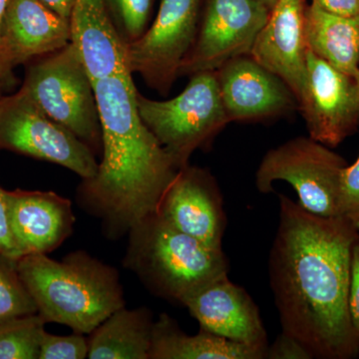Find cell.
Returning a JSON list of instances; mask_svg holds the SVG:
<instances>
[{"mask_svg": "<svg viewBox=\"0 0 359 359\" xmlns=\"http://www.w3.org/2000/svg\"><path fill=\"white\" fill-rule=\"evenodd\" d=\"M346 160L311 137H297L264 156L256 173L257 190L273 192L283 181L294 189L299 204L321 217H340L339 177Z\"/></svg>", "mask_w": 359, "mask_h": 359, "instance_id": "obj_7", "label": "cell"}, {"mask_svg": "<svg viewBox=\"0 0 359 359\" xmlns=\"http://www.w3.org/2000/svg\"><path fill=\"white\" fill-rule=\"evenodd\" d=\"M202 0H160L159 11L145 33L128 44L132 74L167 95L197 37Z\"/></svg>", "mask_w": 359, "mask_h": 359, "instance_id": "obj_9", "label": "cell"}, {"mask_svg": "<svg viewBox=\"0 0 359 359\" xmlns=\"http://www.w3.org/2000/svg\"><path fill=\"white\" fill-rule=\"evenodd\" d=\"M268 359H313L309 353L299 340L292 335L280 332L271 346L266 351Z\"/></svg>", "mask_w": 359, "mask_h": 359, "instance_id": "obj_27", "label": "cell"}, {"mask_svg": "<svg viewBox=\"0 0 359 359\" xmlns=\"http://www.w3.org/2000/svg\"><path fill=\"white\" fill-rule=\"evenodd\" d=\"M299 108L309 137L327 147H337L359 128L355 79L308 49Z\"/></svg>", "mask_w": 359, "mask_h": 359, "instance_id": "obj_11", "label": "cell"}, {"mask_svg": "<svg viewBox=\"0 0 359 359\" xmlns=\"http://www.w3.org/2000/svg\"><path fill=\"white\" fill-rule=\"evenodd\" d=\"M354 79H355L356 86H358V97H359V72H358V74L356 75V77L354 78Z\"/></svg>", "mask_w": 359, "mask_h": 359, "instance_id": "obj_35", "label": "cell"}, {"mask_svg": "<svg viewBox=\"0 0 359 359\" xmlns=\"http://www.w3.org/2000/svg\"><path fill=\"white\" fill-rule=\"evenodd\" d=\"M111 20L127 44L140 39L148 29L155 0H103Z\"/></svg>", "mask_w": 359, "mask_h": 359, "instance_id": "obj_24", "label": "cell"}, {"mask_svg": "<svg viewBox=\"0 0 359 359\" xmlns=\"http://www.w3.org/2000/svg\"><path fill=\"white\" fill-rule=\"evenodd\" d=\"M11 0H0V41H1V29L4 25V18L7 13L9 6H11Z\"/></svg>", "mask_w": 359, "mask_h": 359, "instance_id": "obj_32", "label": "cell"}, {"mask_svg": "<svg viewBox=\"0 0 359 359\" xmlns=\"http://www.w3.org/2000/svg\"><path fill=\"white\" fill-rule=\"evenodd\" d=\"M16 266L37 313L46 323L90 334L125 306L117 269L84 250L70 252L61 261L44 254L25 255Z\"/></svg>", "mask_w": 359, "mask_h": 359, "instance_id": "obj_3", "label": "cell"}, {"mask_svg": "<svg viewBox=\"0 0 359 359\" xmlns=\"http://www.w3.org/2000/svg\"><path fill=\"white\" fill-rule=\"evenodd\" d=\"M150 359H266V351L200 328L189 335L167 313L155 320Z\"/></svg>", "mask_w": 359, "mask_h": 359, "instance_id": "obj_19", "label": "cell"}, {"mask_svg": "<svg viewBox=\"0 0 359 359\" xmlns=\"http://www.w3.org/2000/svg\"><path fill=\"white\" fill-rule=\"evenodd\" d=\"M0 150L59 165L82 180L91 179L98 170L92 149L20 90L0 99Z\"/></svg>", "mask_w": 359, "mask_h": 359, "instance_id": "obj_8", "label": "cell"}, {"mask_svg": "<svg viewBox=\"0 0 359 359\" xmlns=\"http://www.w3.org/2000/svg\"><path fill=\"white\" fill-rule=\"evenodd\" d=\"M9 219L21 257L47 255L72 235V203L57 193L7 191Z\"/></svg>", "mask_w": 359, "mask_h": 359, "instance_id": "obj_17", "label": "cell"}, {"mask_svg": "<svg viewBox=\"0 0 359 359\" xmlns=\"http://www.w3.org/2000/svg\"><path fill=\"white\" fill-rule=\"evenodd\" d=\"M40 1L65 20H70L75 0H40Z\"/></svg>", "mask_w": 359, "mask_h": 359, "instance_id": "obj_31", "label": "cell"}, {"mask_svg": "<svg viewBox=\"0 0 359 359\" xmlns=\"http://www.w3.org/2000/svg\"><path fill=\"white\" fill-rule=\"evenodd\" d=\"M16 262L0 252V323L37 313L35 302L21 280Z\"/></svg>", "mask_w": 359, "mask_h": 359, "instance_id": "obj_23", "label": "cell"}, {"mask_svg": "<svg viewBox=\"0 0 359 359\" xmlns=\"http://www.w3.org/2000/svg\"><path fill=\"white\" fill-rule=\"evenodd\" d=\"M46 323L39 313L0 323V359H39Z\"/></svg>", "mask_w": 359, "mask_h": 359, "instance_id": "obj_22", "label": "cell"}, {"mask_svg": "<svg viewBox=\"0 0 359 359\" xmlns=\"http://www.w3.org/2000/svg\"><path fill=\"white\" fill-rule=\"evenodd\" d=\"M311 4L327 13L359 18V0H311Z\"/></svg>", "mask_w": 359, "mask_h": 359, "instance_id": "obj_30", "label": "cell"}, {"mask_svg": "<svg viewBox=\"0 0 359 359\" xmlns=\"http://www.w3.org/2000/svg\"><path fill=\"white\" fill-rule=\"evenodd\" d=\"M306 0H278L250 55L280 78L299 102L306 76Z\"/></svg>", "mask_w": 359, "mask_h": 359, "instance_id": "obj_16", "label": "cell"}, {"mask_svg": "<svg viewBox=\"0 0 359 359\" xmlns=\"http://www.w3.org/2000/svg\"><path fill=\"white\" fill-rule=\"evenodd\" d=\"M257 1L263 4L264 6H266V8H269V11H271V9L273 8V6H275L276 2L278 1V0H257Z\"/></svg>", "mask_w": 359, "mask_h": 359, "instance_id": "obj_34", "label": "cell"}, {"mask_svg": "<svg viewBox=\"0 0 359 359\" xmlns=\"http://www.w3.org/2000/svg\"><path fill=\"white\" fill-rule=\"evenodd\" d=\"M70 43V22L40 0H11L1 29L0 71L14 68Z\"/></svg>", "mask_w": 359, "mask_h": 359, "instance_id": "obj_15", "label": "cell"}, {"mask_svg": "<svg viewBox=\"0 0 359 359\" xmlns=\"http://www.w3.org/2000/svg\"><path fill=\"white\" fill-rule=\"evenodd\" d=\"M306 46L340 72L355 78L359 72V18L339 15L306 6Z\"/></svg>", "mask_w": 359, "mask_h": 359, "instance_id": "obj_21", "label": "cell"}, {"mask_svg": "<svg viewBox=\"0 0 359 359\" xmlns=\"http://www.w3.org/2000/svg\"><path fill=\"white\" fill-rule=\"evenodd\" d=\"M136 99L142 121L180 169L196 151L209 148L230 123L216 71L191 75L186 88L169 100H152L139 92Z\"/></svg>", "mask_w": 359, "mask_h": 359, "instance_id": "obj_5", "label": "cell"}, {"mask_svg": "<svg viewBox=\"0 0 359 359\" xmlns=\"http://www.w3.org/2000/svg\"><path fill=\"white\" fill-rule=\"evenodd\" d=\"M216 75L230 123L269 121L299 108L290 87L250 55L231 59Z\"/></svg>", "mask_w": 359, "mask_h": 359, "instance_id": "obj_13", "label": "cell"}, {"mask_svg": "<svg viewBox=\"0 0 359 359\" xmlns=\"http://www.w3.org/2000/svg\"><path fill=\"white\" fill-rule=\"evenodd\" d=\"M102 129V161L82 180L78 204L102 221L108 237L121 238L157 212L180 168L142 121L132 76L94 83Z\"/></svg>", "mask_w": 359, "mask_h": 359, "instance_id": "obj_2", "label": "cell"}, {"mask_svg": "<svg viewBox=\"0 0 359 359\" xmlns=\"http://www.w3.org/2000/svg\"><path fill=\"white\" fill-rule=\"evenodd\" d=\"M0 252L14 261H18L21 257L20 250L14 240L13 230H11L7 191L4 190L1 187H0Z\"/></svg>", "mask_w": 359, "mask_h": 359, "instance_id": "obj_28", "label": "cell"}, {"mask_svg": "<svg viewBox=\"0 0 359 359\" xmlns=\"http://www.w3.org/2000/svg\"><path fill=\"white\" fill-rule=\"evenodd\" d=\"M348 308L353 327L359 335V236L351 250Z\"/></svg>", "mask_w": 359, "mask_h": 359, "instance_id": "obj_29", "label": "cell"}, {"mask_svg": "<svg viewBox=\"0 0 359 359\" xmlns=\"http://www.w3.org/2000/svg\"><path fill=\"white\" fill-rule=\"evenodd\" d=\"M128 236L123 264L161 299L183 304L198 290L228 276L224 250L182 233L157 212L135 224Z\"/></svg>", "mask_w": 359, "mask_h": 359, "instance_id": "obj_4", "label": "cell"}, {"mask_svg": "<svg viewBox=\"0 0 359 359\" xmlns=\"http://www.w3.org/2000/svg\"><path fill=\"white\" fill-rule=\"evenodd\" d=\"M359 231L344 217H321L278 195L269 257V285L282 332L313 358L359 355L348 308L351 250Z\"/></svg>", "mask_w": 359, "mask_h": 359, "instance_id": "obj_1", "label": "cell"}, {"mask_svg": "<svg viewBox=\"0 0 359 359\" xmlns=\"http://www.w3.org/2000/svg\"><path fill=\"white\" fill-rule=\"evenodd\" d=\"M183 306L199 323L200 328L231 341L268 351V335L256 302L228 276L198 290Z\"/></svg>", "mask_w": 359, "mask_h": 359, "instance_id": "obj_14", "label": "cell"}, {"mask_svg": "<svg viewBox=\"0 0 359 359\" xmlns=\"http://www.w3.org/2000/svg\"><path fill=\"white\" fill-rule=\"evenodd\" d=\"M269 15L257 0H203L197 37L179 77L217 71L231 59L250 55Z\"/></svg>", "mask_w": 359, "mask_h": 359, "instance_id": "obj_10", "label": "cell"}, {"mask_svg": "<svg viewBox=\"0 0 359 359\" xmlns=\"http://www.w3.org/2000/svg\"><path fill=\"white\" fill-rule=\"evenodd\" d=\"M20 91L94 153L102 150V129L94 85L72 43L27 63Z\"/></svg>", "mask_w": 359, "mask_h": 359, "instance_id": "obj_6", "label": "cell"}, {"mask_svg": "<svg viewBox=\"0 0 359 359\" xmlns=\"http://www.w3.org/2000/svg\"><path fill=\"white\" fill-rule=\"evenodd\" d=\"M154 316L146 306H123L89 334L90 359H150Z\"/></svg>", "mask_w": 359, "mask_h": 359, "instance_id": "obj_20", "label": "cell"}, {"mask_svg": "<svg viewBox=\"0 0 359 359\" xmlns=\"http://www.w3.org/2000/svg\"><path fill=\"white\" fill-rule=\"evenodd\" d=\"M88 339L85 334L54 335L45 332L39 359L88 358Z\"/></svg>", "mask_w": 359, "mask_h": 359, "instance_id": "obj_25", "label": "cell"}, {"mask_svg": "<svg viewBox=\"0 0 359 359\" xmlns=\"http://www.w3.org/2000/svg\"><path fill=\"white\" fill-rule=\"evenodd\" d=\"M70 42L95 83L104 78L132 76L128 44L116 30L103 0H75Z\"/></svg>", "mask_w": 359, "mask_h": 359, "instance_id": "obj_18", "label": "cell"}, {"mask_svg": "<svg viewBox=\"0 0 359 359\" xmlns=\"http://www.w3.org/2000/svg\"><path fill=\"white\" fill-rule=\"evenodd\" d=\"M156 212L182 233L212 249L223 250L226 226L224 199L209 170L190 164L180 169Z\"/></svg>", "mask_w": 359, "mask_h": 359, "instance_id": "obj_12", "label": "cell"}, {"mask_svg": "<svg viewBox=\"0 0 359 359\" xmlns=\"http://www.w3.org/2000/svg\"><path fill=\"white\" fill-rule=\"evenodd\" d=\"M339 209L340 217L359 231V154L353 164H347L339 177Z\"/></svg>", "mask_w": 359, "mask_h": 359, "instance_id": "obj_26", "label": "cell"}, {"mask_svg": "<svg viewBox=\"0 0 359 359\" xmlns=\"http://www.w3.org/2000/svg\"><path fill=\"white\" fill-rule=\"evenodd\" d=\"M7 82H9V80L7 79L6 76H4V74H2L1 71H0V99L2 98V89H4V87L6 86V84Z\"/></svg>", "mask_w": 359, "mask_h": 359, "instance_id": "obj_33", "label": "cell"}]
</instances>
